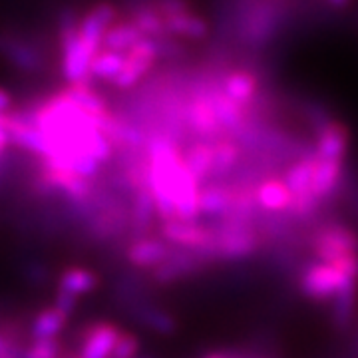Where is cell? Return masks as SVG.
<instances>
[{
	"instance_id": "cell-8",
	"label": "cell",
	"mask_w": 358,
	"mask_h": 358,
	"mask_svg": "<svg viewBox=\"0 0 358 358\" xmlns=\"http://www.w3.org/2000/svg\"><path fill=\"white\" fill-rule=\"evenodd\" d=\"M207 358H225V357H221V355H211V357H207Z\"/></svg>"
},
{
	"instance_id": "cell-3",
	"label": "cell",
	"mask_w": 358,
	"mask_h": 358,
	"mask_svg": "<svg viewBox=\"0 0 358 358\" xmlns=\"http://www.w3.org/2000/svg\"><path fill=\"white\" fill-rule=\"evenodd\" d=\"M341 159H320L317 155V164H315V171H313V183L310 189L317 199H324L334 192L336 181L341 178Z\"/></svg>"
},
{
	"instance_id": "cell-1",
	"label": "cell",
	"mask_w": 358,
	"mask_h": 358,
	"mask_svg": "<svg viewBox=\"0 0 358 358\" xmlns=\"http://www.w3.org/2000/svg\"><path fill=\"white\" fill-rule=\"evenodd\" d=\"M315 253L324 265L348 255H358V235L343 225H333L319 231L315 239Z\"/></svg>"
},
{
	"instance_id": "cell-5",
	"label": "cell",
	"mask_w": 358,
	"mask_h": 358,
	"mask_svg": "<svg viewBox=\"0 0 358 358\" xmlns=\"http://www.w3.org/2000/svg\"><path fill=\"white\" fill-rule=\"evenodd\" d=\"M223 92L231 102H235L237 106H247L255 96L257 78L249 72H245V70L231 72L229 76L225 78Z\"/></svg>"
},
{
	"instance_id": "cell-2",
	"label": "cell",
	"mask_w": 358,
	"mask_h": 358,
	"mask_svg": "<svg viewBox=\"0 0 358 358\" xmlns=\"http://www.w3.org/2000/svg\"><path fill=\"white\" fill-rule=\"evenodd\" d=\"M350 277L336 273L331 265L324 263H317L310 265L303 275V291L310 296V299H333L338 293V289L348 281Z\"/></svg>"
},
{
	"instance_id": "cell-7",
	"label": "cell",
	"mask_w": 358,
	"mask_h": 358,
	"mask_svg": "<svg viewBox=\"0 0 358 358\" xmlns=\"http://www.w3.org/2000/svg\"><path fill=\"white\" fill-rule=\"evenodd\" d=\"M237 148L231 141H217L215 154H213V178H221V173H227L237 162Z\"/></svg>"
},
{
	"instance_id": "cell-4",
	"label": "cell",
	"mask_w": 358,
	"mask_h": 358,
	"mask_svg": "<svg viewBox=\"0 0 358 358\" xmlns=\"http://www.w3.org/2000/svg\"><path fill=\"white\" fill-rule=\"evenodd\" d=\"M346 141L348 134L341 124H329L320 129L319 143H317V155L320 159H341L346 154Z\"/></svg>"
},
{
	"instance_id": "cell-6",
	"label": "cell",
	"mask_w": 358,
	"mask_h": 358,
	"mask_svg": "<svg viewBox=\"0 0 358 358\" xmlns=\"http://www.w3.org/2000/svg\"><path fill=\"white\" fill-rule=\"evenodd\" d=\"M257 197H259V203L265 209H271V211H281V209L291 207V193L282 181H275V179L265 181L259 187Z\"/></svg>"
}]
</instances>
